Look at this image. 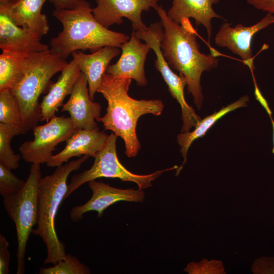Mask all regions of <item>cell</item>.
Segmentation results:
<instances>
[{"instance_id": "d6986e66", "label": "cell", "mask_w": 274, "mask_h": 274, "mask_svg": "<svg viewBox=\"0 0 274 274\" xmlns=\"http://www.w3.org/2000/svg\"><path fill=\"white\" fill-rule=\"evenodd\" d=\"M220 0H173L172 7L167 12L168 16L175 23L190 18H193L196 26L202 25L206 28L210 42L212 34V19H226L215 12L213 5Z\"/></svg>"}, {"instance_id": "277c9868", "label": "cell", "mask_w": 274, "mask_h": 274, "mask_svg": "<svg viewBox=\"0 0 274 274\" xmlns=\"http://www.w3.org/2000/svg\"><path fill=\"white\" fill-rule=\"evenodd\" d=\"M90 156H82L56 167L50 175L41 178L38 188V218L37 227L32 233L39 236L46 245L47 257L44 264H56L66 254L64 244L56 234L55 221L62 201L68 189L67 180L70 174L77 170Z\"/></svg>"}, {"instance_id": "8992f818", "label": "cell", "mask_w": 274, "mask_h": 274, "mask_svg": "<svg viewBox=\"0 0 274 274\" xmlns=\"http://www.w3.org/2000/svg\"><path fill=\"white\" fill-rule=\"evenodd\" d=\"M40 164L31 163L23 188L3 197L5 209L14 222L17 238V274L25 273L24 256L29 235L38 218V188L41 179Z\"/></svg>"}, {"instance_id": "5bb4252c", "label": "cell", "mask_w": 274, "mask_h": 274, "mask_svg": "<svg viewBox=\"0 0 274 274\" xmlns=\"http://www.w3.org/2000/svg\"><path fill=\"white\" fill-rule=\"evenodd\" d=\"M101 109L100 104L91 99L87 79L81 72L61 112L68 113L76 129L93 130L98 128L95 121L100 117Z\"/></svg>"}, {"instance_id": "83f0119b", "label": "cell", "mask_w": 274, "mask_h": 274, "mask_svg": "<svg viewBox=\"0 0 274 274\" xmlns=\"http://www.w3.org/2000/svg\"><path fill=\"white\" fill-rule=\"evenodd\" d=\"M9 243L5 237L0 234V274L9 273L10 254L8 250Z\"/></svg>"}, {"instance_id": "e0dca14e", "label": "cell", "mask_w": 274, "mask_h": 274, "mask_svg": "<svg viewBox=\"0 0 274 274\" xmlns=\"http://www.w3.org/2000/svg\"><path fill=\"white\" fill-rule=\"evenodd\" d=\"M120 52L118 47L107 46L91 54H85L79 50L72 53L73 59L77 62L81 72L87 79L92 100L97 92L111 61Z\"/></svg>"}, {"instance_id": "f546056e", "label": "cell", "mask_w": 274, "mask_h": 274, "mask_svg": "<svg viewBox=\"0 0 274 274\" xmlns=\"http://www.w3.org/2000/svg\"><path fill=\"white\" fill-rule=\"evenodd\" d=\"M256 9L274 15V0H246Z\"/></svg>"}, {"instance_id": "d4e9b609", "label": "cell", "mask_w": 274, "mask_h": 274, "mask_svg": "<svg viewBox=\"0 0 274 274\" xmlns=\"http://www.w3.org/2000/svg\"><path fill=\"white\" fill-rule=\"evenodd\" d=\"M40 274H89V268L82 263L76 256L68 254L53 266L41 268Z\"/></svg>"}, {"instance_id": "9a60e30c", "label": "cell", "mask_w": 274, "mask_h": 274, "mask_svg": "<svg viewBox=\"0 0 274 274\" xmlns=\"http://www.w3.org/2000/svg\"><path fill=\"white\" fill-rule=\"evenodd\" d=\"M109 135L98 128L93 130L76 129L65 141L66 146L59 153L53 155L46 163L57 167L74 157L88 155L94 157L106 144Z\"/></svg>"}, {"instance_id": "7402d4cb", "label": "cell", "mask_w": 274, "mask_h": 274, "mask_svg": "<svg viewBox=\"0 0 274 274\" xmlns=\"http://www.w3.org/2000/svg\"><path fill=\"white\" fill-rule=\"evenodd\" d=\"M35 54L24 55L2 52L0 55V91L12 89Z\"/></svg>"}, {"instance_id": "2e32d148", "label": "cell", "mask_w": 274, "mask_h": 274, "mask_svg": "<svg viewBox=\"0 0 274 274\" xmlns=\"http://www.w3.org/2000/svg\"><path fill=\"white\" fill-rule=\"evenodd\" d=\"M152 50L156 55L155 66L156 70L161 74L170 94L181 106L183 121L181 131L188 132L192 127L196 126L201 118L196 114L185 98L184 90L187 85L186 80L183 75H178L172 70L163 55L160 45H154Z\"/></svg>"}, {"instance_id": "4316f807", "label": "cell", "mask_w": 274, "mask_h": 274, "mask_svg": "<svg viewBox=\"0 0 274 274\" xmlns=\"http://www.w3.org/2000/svg\"><path fill=\"white\" fill-rule=\"evenodd\" d=\"M184 270L190 274L226 273L222 261L217 260L202 259L198 263H189Z\"/></svg>"}, {"instance_id": "603a6c76", "label": "cell", "mask_w": 274, "mask_h": 274, "mask_svg": "<svg viewBox=\"0 0 274 274\" xmlns=\"http://www.w3.org/2000/svg\"><path fill=\"white\" fill-rule=\"evenodd\" d=\"M0 123L17 128L21 134L25 133L21 108L10 89L0 91Z\"/></svg>"}, {"instance_id": "44dd1931", "label": "cell", "mask_w": 274, "mask_h": 274, "mask_svg": "<svg viewBox=\"0 0 274 274\" xmlns=\"http://www.w3.org/2000/svg\"><path fill=\"white\" fill-rule=\"evenodd\" d=\"M249 100L248 95L242 96L237 101L223 107L219 111H215L212 114L201 119L193 131L181 132L177 135V142L180 147V152L184 158V161L181 165L177 169L176 176L179 174L183 165L187 161V152L192 143L195 140L204 136L208 130L223 116L238 108L246 107Z\"/></svg>"}, {"instance_id": "e575fe53", "label": "cell", "mask_w": 274, "mask_h": 274, "mask_svg": "<svg viewBox=\"0 0 274 274\" xmlns=\"http://www.w3.org/2000/svg\"><path fill=\"white\" fill-rule=\"evenodd\" d=\"M155 2L157 3L158 2V1H159V0H153Z\"/></svg>"}, {"instance_id": "f1b7e54d", "label": "cell", "mask_w": 274, "mask_h": 274, "mask_svg": "<svg viewBox=\"0 0 274 274\" xmlns=\"http://www.w3.org/2000/svg\"><path fill=\"white\" fill-rule=\"evenodd\" d=\"M252 270L254 273H274V257L258 258L254 261Z\"/></svg>"}, {"instance_id": "ac0fdd59", "label": "cell", "mask_w": 274, "mask_h": 274, "mask_svg": "<svg viewBox=\"0 0 274 274\" xmlns=\"http://www.w3.org/2000/svg\"><path fill=\"white\" fill-rule=\"evenodd\" d=\"M81 72L78 64L73 59L65 66L56 82L50 84L47 94L40 104L41 121L48 122L55 116L65 97L71 94Z\"/></svg>"}, {"instance_id": "ffe728a7", "label": "cell", "mask_w": 274, "mask_h": 274, "mask_svg": "<svg viewBox=\"0 0 274 274\" xmlns=\"http://www.w3.org/2000/svg\"><path fill=\"white\" fill-rule=\"evenodd\" d=\"M47 1L11 0L10 14L17 25L42 37L49 30L47 18L41 12Z\"/></svg>"}, {"instance_id": "836d02e7", "label": "cell", "mask_w": 274, "mask_h": 274, "mask_svg": "<svg viewBox=\"0 0 274 274\" xmlns=\"http://www.w3.org/2000/svg\"><path fill=\"white\" fill-rule=\"evenodd\" d=\"M10 0H0V3H4L9 2Z\"/></svg>"}, {"instance_id": "4fadbf2b", "label": "cell", "mask_w": 274, "mask_h": 274, "mask_svg": "<svg viewBox=\"0 0 274 274\" xmlns=\"http://www.w3.org/2000/svg\"><path fill=\"white\" fill-rule=\"evenodd\" d=\"M132 30L131 37L121 47L122 53L118 60L109 65L106 73L114 78L134 80L140 86L147 84L144 69L147 55L151 48L146 43L140 41Z\"/></svg>"}, {"instance_id": "484cf974", "label": "cell", "mask_w": 274, "mask_h": 274, "mask_svg": "<svg viewBox=\"0 0 274 274\" xmlns=\"http://www.w3.org/2000/svg\"><path fill=\"white\" fill-rule=\"evenodd\" d=\"M25 183L17 177L11 169L0 163V194L3 197L19 192Z\"/></svg>"}, {"instance_id": "7c38bea8", "label": "cell", "mask_w": 274, "mask_h": 274, "mask_svg": "<svg viewBox=\"0 0 274 274\" xmlns=\"http://www.w3.org/2000/svg\"><path fill=\"white\" fill-rule=\"evenodd\" d=\"M88 185L92 191V197L85 204L71 209L70 218L74 222L79 221L84 214L90 211H96L100 217L107 208L120 201L143 202L145 199V193L141 189H118L95 180L88 182Z\"/></svg>"}, {"instance_id": "5b68a950", "label": "cell", "mask_w": 274, "mask_h": 274, "mask_svg": "<svg viewBox=\"0 0 274 274\" xmlns=\"http://www.w3.org/2000/svg\"><path fill=\"white\" fill-rule=\"evenodd\" d=\"M67 63L65 59L51 49L36 53L23 74L10 89L21 108L25 133L41 120L39 104L41 94L48 90L52 77L61 72Z\"/></svg>"}, {"instance_id": "1f68e13d", "label": "cell", "mask_w": 274, "mask_h": 274, "mask_svg": "<svg viewBox=\"0 0 274 274\" xmlns=\"http://www.w3.org/2000/svg\"><path fill=\"white\" fill-rule=\"evenodd\" d=\"M55 9H64L73 8L79 0H48Z\"/></svg>"}, {"instance_id": "9c48e42d", "label": "cell", "mask_w": 274, "mask_h": 274, "mask_svg": "<svg viewBox=\"0 0 274 274\" xmlns=\"http://www.w3.org/2000/svg\"><path fill=\"white\" fill-rule=\"evenodd\" d=\"M274 23V15L268 13L259 22L249 26L237 24L231 27L225 21L220 27L215 37V44L220 47H226L238 55L243 63L254 74L255 68L252 42L254 35L261 30Z\"/></svg>"}, {"instance_id": "d6a6232c", "label": "cell", "mask_w": 274, "mask_h": 274, "mask_svg": "<svg viewBox=\"0 0 274 274\" xmlns=\"http://www.w3.org/2000/svg\"><path fill=\"white\" fill-rule=\"evenodd\" d=\"M271 120V122L272 124V130H273V147L272 150V152L274 154V120H273L272 118H270Z\"/></svg>"}, {"instance_id": "8fae6325", "label": "cell", "mask_w": 274, "mask_h": 274, "mask_svg": "<svg viewBox=\"0 0 274 274\" xmlns=\"http://www.w3.org/2000/svg\"><path fill=\"white\" fill-rule=\"evenodd\" d=\"M0 3V48L2 52L29 55L50 50L42 37L17 25L9 12V4Z\"/></svg>"}, {"instance_id": "6da1fadb", "label": "cell", "mask_w": 274, "mask_h": 274, "mask_svg": "<svg viewBox=\"0 0 274 274\" xmlns=\"http://www.w3.org/2000/svg\"><path fill=\"white\" fill-rule=\"evenodd\" d=\"M154 9L163 28L160 43L163 55L170 67L185 78L188 92L200 109L203 99L201 76L203 72L216 68L219 59L211 54L206 55L200 52L196 33L190 23H175L162 6L157 5Z\"/></svg>"}, {"instance_id": "52a82bcc", "label": "cell", "mask_w": 274, "mask_h": 274, "mask_svg": "<svg viewBox=\"0 0 274 274\" xmlns=\"http://www.w3.org/2000/svg\"><path fill=\"white\" fill-rule=\"evenodd\" d=\"M117 138L114 133H111L105 146L94 157V162L91 168L72 177L65 199L83 184L99 178H117L122 181L133 182L137 184L139 189L143 190L151 187L152 182L164 172L179 167L175 165L149 175L134 174L127 169L118 160Z\"/></svg>"}, {"instance_id": "30bf717a", "label": "cell", "mask_w": 274, "mask_h": 274, "mask_svg": "<svg viewBox=\"0 0 274 274\" xmlns=\"http://www.w3.org/2000/svg\"><path fill=\"white\" fill-rule=\"evenodd\" d=\"M97 5L92 9L94 17L102 26L109 28L129 19L133 30L145 31L148 28L142 20L143 11H148L158 5L153 0H95Z\"/></svg>"}, {"instance_id": "7a4b0ae2", "label": "cell", "mask_w": 274, "mask_h": 274, "mask_svg": "<svg viewBox=\"0 0 274 274\" xmlns=\"http://www.w3.org/2000/svg\"><path fill=\"white\" fill-rule=\"evenodd\" d=\"M131 80L104 74L97 92L106 99L108 106L106 114L96 119L106 130L112 131L123 140L125 154L130 158L136 156L141 147L136 132L139 118L147 114L159 116L164 108L160 99L131 98L128 93Z\"/></svg>"}, {"instance_id": "4dcf8cb0", "label": "cell", "mask_w": 274, "mask_h": 274, "mask_svg": "<svg viewBox=\"0 0 274 274\" xmlns=\"http://www.w3.org/2000/svg\"><path fill=\"white\" fill-rule=\"evenodd\" d=\"M252 77H253V82L254 84V94H255V98L260 102V104L262 105V106L265 109L268 115L269 116V117L271 118L272 117V116H271L272 112L268 106V104L266 100L261 94L257 85L254 76H252Z\"/></svg>"}, {"instance_id": "cb8c5ba5", "label": "cell", "mask_w": 274, "mask_h": 274, "mask_svg": "<svg viewBox=\"0 0 274 274\" xmlns=\"http://www.w3.org/2000/svg\"><path fill=\"white\" fill-rule=\"evenodd\" d=\"M20 134L17 128L0 123V163L11 170L15 169L19 166L21 155L15 154L11 143L14 136Z\"/></svg>"}, {"instance_id": "3957f363", "label": "cell", "mask_w": 274, "mask_h": 274, "mask_svg": "<svg viewBox=\"0 0 274 274\" xmlns=\"http://www.w3.org/2000/svg\"><path fill=\"white\" fill-rule=\"evenodd\" d=\"M92 9L86 0H79L72 9H55L52 15L61 23L62 29L50 41L53 52L66 59L76 51L93 52L107 46L121 48L129 40L124 33L102 26L94 17Z\"/></svg>"}, {"instance_id": "ba28073f", "label": "cell", "mask_w": 274, "mask_h": 274, "mask_svg": "<svg viewBox=\"0 0 274 274\" xmlns=\"http://www.w3.org/2000/svg\"><path fill=\"white\" fill-rule=\"evenodd\" d=\"M76 130L70 117L54 116L44 125L32 128L34 138L19 147L21 158L26 162L47 163L60 143L66 141Z\"/></svg>"}]
</instances>
